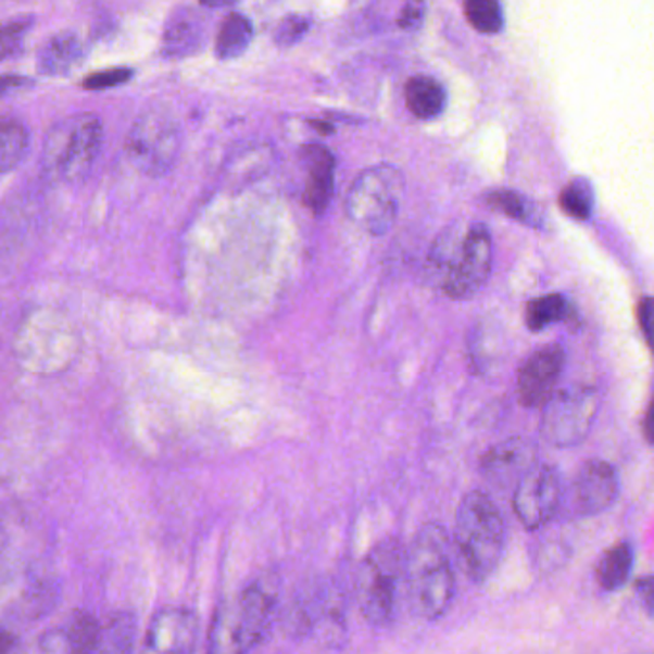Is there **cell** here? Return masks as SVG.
<instances>
[{"mask_svg": "<svg viewBox=\"0 0 654 654\" xmlns=\"http://www.w3.org/2000/svg\"><path fill=\"white\" fill-rule=\"evenodd\" d=\"M488 205L495 212L505 213L511 219L524 223L528 227H541L545 222V213L530 198L523 197L513 190H498L488 197Z\"/></svg>", "mask_w": 654, "mask_h": 654, "instance_id": "21", "label": "cell"}, {"mask_svg": "<svg viewBox=\"0 0 654 654\" xmlns=\"http://www.w3.org/2000/svg\"><path fill=\"white\" fill-rule=\"evenodd\" d=\"M423 17H425V0H407L401 10L398 24L401 29H417Z\"/></svg>", "mask_w": 654, "mask_h": 654, "instance_id": "31", "label": "cell"}, {"mask_svg": "<svg viewBox=\"0 0 654 654\" xmlns=\"http://www.w3.org/2000/svg\"><path fill=\"white\" fill-rule=\"evenodd\" d=\"M407 551L400 540L386 538L370 549L355 580V599L363 618L373 626H386L393 620L400 591L405 586Z\"/></svg>", "mask_w": 654, "mask_h": 654, "instance_id": "6", "label": "cell"}, {"mask_svg": "<svg viewBox=\"0 0 654 654\" xmlns=\"http://www.w3.org/2000/svg\"><path fill=\"white\" fill-rule=\"evenodd\" d=\"M491 257L490 230L482 223H475L463 230L451 227L433 244L430 269L443 294L453 300H465L486 285L490 277Z\"/></svg>", "mask_w": 654, "mask_h": 654, "instance_id": "3", "label": "cell"}, {"mask_svg": "<svg viewBox=\"0 0 654 654\" xmlns=\"http://www.w3.org/2000/svg\"><path fill=\"white\" fill-rule=\"evenodd\" d=\"M465 16L480 34L495 35L503 29L500 0H465Z\"/></svg>", "mask_w": 654, "mask_h": 654, "instance_id": "25", "label": "cell"}, {"mask_svg": "<svg viewBox=\"0 0 654 654\" xmlns=\"http://www.w3.org/2000/svg\"><path fill=\"white\" fill-rule=\"evenodd\" d=\"M574 491L581 515H599L616 501L620 482L613 465L605 461H589L581 466Z\"/></svg>", "mask_w": 654, "mask_h": 654, "instance_id": "14", "label": "cell"}, {"mask_svg": "<svg viewBox=\"0 0 654 654\" xmlns=\"http://www.w3.org/2000/svg\"><path fill=\"white\" fill-rule=\"evenodd\" d=\"M561 207L573 219L586 222L593 213V189L586 179H574L561 192Z\"/></svg>", "mask_w": 654, "mask_h": 654, "instance_id": "26", "label": "cell"}, {"mask_svg": "<svg viewBox=\"0 0 654 654\" xmlns=\"http://www.w3.org/2000/svg\"><path fill=\"white\" fill-rule=\"evenodd\" d=\"M277 578L260 576L217 611L210 631V651L246 653L262 645L277 618Z\"/></svg>", "mask_w": 654, "mask_h": 654, "instance_id": "2", "label": "cell"}, {"mask_svg": "<svg viewBox=\"0 0 654 654\" xmlns=\"http://www.w3.org/2000/svg\"><path fill=\"white\" fill-rule=\"evenodd\" d=\"M135 636H137V621L131 614H117L104 628L100 651H112V653L131 651Z\"/></svg>", "mask_w": 654, "mask_h": 654, "instance_id": "27", "label": "cell"}, {"mask_svg": "<svg viewBox=\"0 0 654 654\" xmlns=\"http://www.w3.org/2000/svg\"><path fill=\"white\" fill-rule=\"evenodd\" d=\"M538 448L524 438H511L495 445L482 458V475L488 482L498 488H508L523 480L536 466Z\"/></svg>", "mask_w": 654, "mask_h": 654, "instance_id": "13", "label": "cell"}, {"mask_svg": "<svg viewBox=\"0 0 654 654\" xmlns=\"http://www.w3.org/2000/svg\"><path fill=\"white\" fill-rule=\"evenodd\" d=\"M32 24H34L32 16H20L4 25V29H2V58L4 60L20 52L25 34L29 32Z\"/></svg>", "mask_w": 654, "mask_h": 654, "instance_id": "28", "label": "cell"}, {"mask_svg": "<svg viewBox=\"0 0 654 654\" xmlns=\"http://www.w3.org/2000/svg\"><path fill=\"white\" fill-rule=\"evenodd\" d=\"M598 410L599 393L595 388L576 386L555 392L543 405L541 432L555 448H574L588 438Z\"/></svg>", "mask_w": 654, "mask_h": 654, "instance_id": "9", "label": "cell"}, {"mask_svg": "<svg viewBox=\"0 0 654 654\" xmlns=\"http://www.w3.org/2000/svg\"><path fill=\"white\" fill-rule=\"evenodd\" d=\"M405 593L411 611L433 621L450 611L455 598L450 538L438 524H426L411 543L405 565Z\"/></svg>", "mask_w": 654, "mask_h": 654, "instance_id": "1", "label": "cell"}, {"mask_svg": "<svg viewBox=\"0 0 654 654\" xmlns=\"http://www.w3.org/2000/svg\"><path fill=\"white\" fill-rule=\"evenodd\" d=\"M405 102L410 108L411 114L418 120H433L442 114L448 104V95L442 87V83L436 81L432 77L417 75L410 79L405 85Z\"/></svg>", "mask_w": 654, "mask_h": 654, "instance_id": "19", "label": "cell"}, {"mask_svg": "<svg viewBox=\"0 0 654 654\" xmlns=\"http://www.w3.org/2000/svg\"><path fill=\"white\" fill-rule=\"evenodd\" d=\"M639 325L645 336L646 344L654 353V298H643L639 303Z\"/></svg>", "mask_w": 654, "mask_h": 654, "instance_id": "32", "label": "cell"}, {"mask_svg": "<svg viewBox=\"0 0 654 654\" xmlns=\"http://www.w3.org/2000/svg\"><path fill=\"white\" fill-rule=\"evenodd\" d=\"M104 139L99 115H67L54 123L45 137L41 169L54 183H79L97 162Z\"/></svg>", "mask_w": 654, "mask_h": 654, "instance_id": "5", "label": "cell"}, {"mask_svg": "<svg viewBox=\"0 0 654 654\" xmlns=\"http://www.w3.org/2000/svg\"><path fill=\"white\" fill-rule=\"evenodd\" d=\"M568 313H570V305L566 302L565 295H541L528 303V307H526V327L538 332L553 323L565 320Z\"/></svg>", "mask_w": 654, "mask_h": 654, "instance_id": "24", "label": "cell"}, {"mask_svg": "<svg viewBox=\"0 0 654 654\" xmlns=\"http://www.w3.org/2000/svg\"><path fill=\"white\" fill-rule=\"evenodd\" d=\"M104 628L95 616L75 614L64 630H54L41 639V649L47 653H92L102 646Z\"/></svg>", "mask_w": 654, "mask_h": 654, "instance_id": "17", "label": "cell"}, {"mask_svg": "<svg viewBox=\"0 0 654 654\" xmlns=\"http://www.w3.org/2000/svg\"><path fill=\"white\" fill-rule=\"evenodd\" d=\"M254 41V24L244 14L232 12L223 20L215 39V54L222 60L242 56Z\"/></svg>", "mask_w": 654, "mask_h": 654, "instance_id": "20", "label": "cell"}, {"mask_svg": "<svg viewBox=\"0 0 654 654\" xmlns=\"http://www.w3.org/2000/svg\"><path fill=\"white\" fill-rule=\"evenodd\" d=\"M405 194L403 173L393 165L378 164L357 175L345 197L350 222L373 237L392 229Z\"/></svg>", "mask_w": 654, "mask_h": 654, "instance_id": "7", "label": "cell"}, {"mask_svg": "<svg viewBox=\"0 0 654 654\" xmlns=\"http://www.w3.org/2000/svg\"><path fill=\"white\" fill-rule=\"evenodd\" d=\"M133 77V70L129 67H112V70H104L99 74L89 75L85 77L83 81V89L87 90H106L114 89L117 85L129 81Z\"/></svg>", "mask_w": 654, "mask_h": 654, "instance_id": "30", "label": "cell"}, {"mask_svg": "<svg viewBox=\"0 0 654 654\" xmlns=\"http://www.w3.org/2000/svg\"><path fill=\"white\" fill-rule=\"evenodd\" d=\"M204 41V16L190 7H180L165 22L162 54L165 58H189L202 50Z\"/></svg>", "mask_w": 654, "mask_h": 654, "instance_id": "16", "label": "cell"}, {"mask_svg": "<svg viewBox=\"0 0 654 654\" xmlns=\"http://www.w3.org/2000/svg\"><path fill=\"white\" fill-rule=\"evenodd\" d=\"M305 169L310 172L303 202L315 215L328 210L335 197L336 160L332 152L323 144H310L302 150Z\"/></svg>", "mask_w": 654, "mask_h": 654, "instance_id": "15", "label": "cell"}, {"mask_svg": "<svg viewBox=\"0 0 654 654\" xmlns=\"http://www.w3.org/2000/svg\"><path fill=\"white\" fill-rule=\"evenodd\" d=\"M561 501V478L553 466L536 465L516 483L513 508L528 530H540L555 516Z\"/></svg>", "mask_w": 654, "mask_h": 654, "instance_id": "10", "label": "cell"}, {"mask_svg": "<svg viewBox=\"0 0 654 654\" xmlns=\"http://www.w3.org/2000/svg\"><path fill=\"white\" fill-rule=\"evenodd\" d=\"M205 9H225V7H232L240 0H198Z\"/></svg>", "mask_w": 654, "mask_h": 654, "instance_id": "35", "label": "cell"}, {"mask_svg": "<svg viewBox=\"0 0 654 654\" xmlns=\"http://www.w3.org/2000/svg\"><path fill=\"white\" fill-rule=\"evenodd\" d=\"M455 543L465 570L475 581H486L500 565L505 549V520L500 507L483 491L466 493L455 518Z\"/></svg>", "mask_w": 654, "mask_h": 654, "instance_id": "4", "label": "cell"}, {"mask_svg": "<svg viewBox=\"0 0 654 654\" xmlns=\"http://www.w3.org/2000/svg\"><path fill=\"white\" fill-rule=\"evenodd\" d=\"M643 432H645L646 442L654 445V400L646 411L645 423H643Z\"/></svg>", "mask_w": 654, "mask_h": 654, "instance_id": "34", "label": "cell"}, {"mask_svg": "<svg viewBox=\"0 0 654 654\" xmlns=\"http://www.w3.org/2000/svg\"><path fill=\"white\" fill-rule=\"evenodd\" d=\"M631 568H633V551L630 543H618L599 563L598 580L601 588L606 591L620 589L630 578Z\"/></svg>", "mask_w": 654, "mask_h": 654, "instance_id": "22", "label": "cell"}, {"mask_svg": "<svg viewBox=\"0 0 654 654\" xmlns=\"http://www.w3.org/2000/svg\"><path fill=\"white\" fill-rule=\"evenodd\" d=\"M565 368V350L545 345L533 352L518 373V400L524 407H543L555 393L556 382Z\"/></svg>", "mask_w": 654, "mask_h": 654, "instance_id": "11", "label": "cell"}, {"mask_svg": "<svg viewBox=\"0 0 654 654\" xmlns=\"http://www.w3.org/2000/svg\"><path fill=\"white\" fill-rule=\"evenodd\" d=\"M180 127L169 110L152 108L133 123L125 142V154L140 173L162 177L172 172L179 158Z\"/></svg>", "mask_w": 654, "mask_h": 654, "instance_id": "8", "label": "cell"}, {"mask_svg": "<svg viewBox=\"0 0 654 654\" xmlns=\"http://www.w3.org/2000/svg\"><path fill=\"white\" fill-rule=\"evenodd\" d=\"M639 601L641 605L645 606V611L654 616V578H643L638 581Z\"/></svg>", "mask_w": 654, "mask_h": 654, "instance_id": "33", "label": "cell"}, {"mask_svg": "<svg viewBox=\"0 0 654 654\" xmlns=\"http://www.w3.org/2000/svg\"><path fill=\"white\" fill-rule=\"evenodd\" d=\"M200 621L187 608H164L155 614L147 633V651L154 653H189L197 649Z\"/></svg>", "mask_w": 654, "mask_h": 654, "instance_id": "12", "label": "cell"}, {"mask_svg": "<svg viewBox=\"0 0 654 654\" xmlns=\"http://www.w3.org/2000/svg\"><path fill=\"white\" fill-rule=\"evenodd\" d=\"M310 32V20L305 16H287L275 27V42L278 47H292L302 41L303 35Z\"/></svg>", "mask_w": 654, "mask_h": 654, "instance_id": "29", "label": "cell"}, {"mask_svg": "<svg viewBox=\"0 0 654 654\" xmlns=\"http://www.w3.org/2000/svg\"><path fill=\"white\" fill-rule=\"evenodd\" d=\"M87 47L81 37L72 32L52 35L37 52V70L49 77L72 74L81 66Z\"/></svg>", "mask_w": 654, "mask_h": 654, "instance_id": "18", "label": "cell"}, {"mask_svg": "<svg viewBox=\"0 0 654 654\" xmlns=\"http://www.w3.org/2000/svg\"><path fill=\"white\" fill-rule=\"evenodd\" d=\"M29 150V133L24 123L17 120H4L0 127V167L2 172L10 173L14 167L24 162Z\"/></svg>", "mask_w": 654, "mask_h": 654, "instance_id": "23", "label": "cell"}]
</instances>
